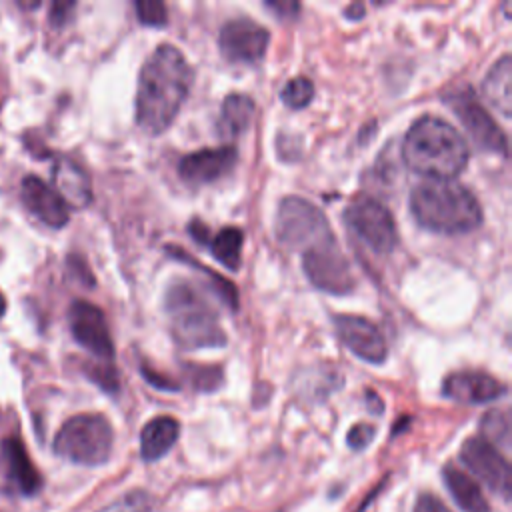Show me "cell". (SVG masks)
Returning <instances> with one entry per match:
<instances>
[{"mask_svg": "<svg viewBox=\"0 0 512 512\" xmlns=\"http://www.w3.org/2000/svg\"><path fill=\"white\" fill-rule=\"evenodd\" d=\"M374 434H376V428L370 426V424H354L350 430H348V436H346V442L350 448L354 450H364L372 440H374Z\"/></svg>", "mask_w": 512, "mask_h": 512, "instance_id": "cell-31", "label": "cell"}, {"mask_svg": "<svg viewBox=\"0 0 512 512\" xmlns=\"http://www.w3.org/2000/svg\"><path fill=\"white\" fill-rule=\"evenodd\" d=\"M180 424L172 416H156L140 432V456L146 462L162 458L178 440Z\"/></svg>", "mask_w": 512, "mask_h": 512, "instance_id": "cell-20", "label": "cell"}, {"mask_svg": "<svg viewBox=\"0 0 512 512\" xmlns=\"http://www.w3.org/2000/svg\"><path fill=\"white\" fill-rule=\"evenodd\" d=\"M70 330L74 340L94 354L96 358L110 362L114 358V344L104 312L86 300H74L68 310Z\"/></svg>", "mask_w": 512, "mask_h": 512, "instance_id": "cell-12", "label": "cell"}, {"mask_svg": "<svg viewBox=\"0 0 512 512\" xmlns=\"http://www.w3.org/2000/svg\"><path fill=\"white\" fill-rule=\"evenodd\" d=\"M136 16L146 26H164L168 22V12L162 2L156 0H138L134 4Z\"/></svg>", "mask_w": 512, "mask_h": 512, "instance_id": "cell-29", "label": "cell"}, {"mask_svg": "<svg viewBox=\"0 0 512 512\" xmlns=\"http://www.w3.org/2000/svg\"><path fill=\"white\" fill-rule=\"evenodd\" d=\"M192 84V70L174 44H160L144 62L136 90V122L146 134H162L178 116Z\"/></svg>", "mask_w": 512, "mask_h": 512, "instance_id": "cell-1", "label": "cell"}, {"mask_svg": "<svg viewBox=\"0 0 512 512\" xmlns=\"http://www.w3.org/2000/svg\"><path fill=\"white\" fill-rule=\"evenodd\" d=\"M152 510V498L144 490H132L100 512H150Z\"/></svg>", "mask_w": 512, "mask_h": 512, "instance_id": "cell-28", "label": "cell"}, {"mask_svg": "<svg viewBox=\"0 0 512 512\" xmlns=\"http://www.w3.org/2000/svg\"><path fill=\"white\" fill-rule=\"evenodd\" d=\"M184 374L192 388L200 392H212L222 384V370L220 366L210 364H184Z\"/></svg>", "mask_w": 512, "mask_h": 512, "instance_id": "cell-27", "label": "cell"}, {"mask_svg": "<svg viewBox=\"0 0 512 512\" xmlns=\"http://www.w3.org/2000/svg\"><path fill=\"white\" fill-rule=\"evenodd\" d=\"M236 160H238V152L234 146L204 148V150L186 154L178 164V172L186 184L204 186L226 176L234 168Z\"/></svg>", "mask_w": 512, "mask_h": 512, "instance_id": "cell-14", "label": "cell"}, {"mask_svg": "<svg viewBox=\"0 0 512 512\" xmlns=\"http://www.w3.org/2000/svg\"><path fill=\"white\" fill-rule=\"evenodd\" d=\"M20 190H22V202L42 224L50 228H62L68 222L70 218L68 204L60 198V194L50 184H46L34 174H28L22 178Z\"/></svg>", "mask_w": 512, "mask_h": 512, "instance_id": "cell-16", "label": "cell"}, {"mask_svg": "<svg viewBox=\"0 0 512 512\" xmlns=\"http://www.w3.org/2000/svg\"><path fill=\"white\" fill-rule=\"evenodd\" d=\"M114 432L102 414L68 418L54 438V452L74 464L100 466L110 458Z\"/></svg>", "mask_w": 512, "mask_h": 512, "instance_id": "cell-5", "label": "cell"}, {"mask_svg": "<svg viewBox=\"0 0 512 512\" xmlns=\"http://www.w3.org/2000/svg\"><path fill=\"white\" fill-rule=\"evenodd\" d=\"M268 42H270L268 30L262 24L244 16L228 20L220 28V36H218L222 56L228 62H236V64L260 62L262 56L266 54Z\"/></svg>", "mask_w": 512, "mask_h": 512, "instance_id": "cell-10", "label": "cell"}, {"mask_svg": "<svg viewBox=\"0 0 512 512\" xmlns=\"http://www.w3.org/2000/svg\"><path fill=\"white\" fill-rule=\"evenodd\" d=\"M242 242H244L242 230L234 226H226L214 238H210V252L224 268L234 272L240 268V262H242L240 258Z\"/></svg>", "mask_w": 512, "mask_h": 512, "instance_id": "cell-23", "label": "cell"}, {"mask_svg": "<svg viewBox=\"0 0 512 512\" xmlns=\"http://www.w3.org/2000/svg\"><path fill=\"white\" fill-rule=\"evenodd\" d=\"M88 378L94 380L102 390H106L108 394L118 392V376L114 366L110 364H100V366H90L88 370Z\"/></svg>", "mask_w": 512, "mask_h": 512, "instance_id": "cell-30", "label": "cell"}, {"mask_svg": "<svg viewBox=\"0 0 512 512\" xmlns=\"http://www.w3.org/2000/svg\"><path fill=\"white\" fill-rule=\"evenodd\" d=\"M142 376H144L152 386H156V388H160V390H178V384H176L174 380H170V378L164 376V374H158V372L150 370L148 366H142Z\"/></svg>", "mask_w": 512, "mask_h": 512, "instance_id": "cell-34", "label": "cell"}, {"mask_svg": "<svg viewBox=\"0 0 512 512\" xmlns=\"http://www.w3.org/2000/svg\"><path fill=\"white\" fill-rule=\"evenodd\" d=\"M256 114V104L250 96L232 92L220 104V114L216 120V132L224 140H234L244 134Z\"/></svg>", "mask_w": 512, "mask_h": 512, "instance_id": "cell-19", "label": "cell"}, {"mask_svg": "<svg viewBox=\"0 0 512 512\" xmlns=\"http://www.w3.org/2000/svg\"><path fill=\"white\" fill-rule=\"evenodd\" d=\"M2 456H4V464H6V474L10 478V482L14 484V488L24 494V496H32L40 490L42 486V476L38 474L36 466L32 464L26 446L16 438H4L2 440Z\"/></svg>", "mask_w": 512, "mask_h": 512, "instance_id": "cell-17", "label": "cell"}, {"mask_svg": "<svg viewBox=\"0 0 512 512\" xmlns=\"http://www.w3.org/2000/svg\"><path fill=\"white\" fill-rule=\"evenodd\" d=\"M460 460L464 466L480 478L490 490L498 492L504 500L510 496V466L494 444L482 436L468 438L460 448Z\"/></svg>", "mask_w": 512, "mask_h": 512, "instance_id": "cell-11", "label": "cell"}, {"mask_svg": "<svg viewBox=\"0 0 512 512\" xmlns=\"http://www.w3.org/2000/svg\"><path fill=\"white\" fill-rule=\"evenodd\" d=\"M276 236L294 250H308L334 238L326 214L306 198L286 196L276 212Z\"/></svg>", "mask_w": 512, "mask_h": 512, "instance_id": "cell-6", "label": "cell"}, {"mask_svg": "<svg viewBox=\"0 0 512 512\" xmlns=\"http://www.w3.org/2000/svg\"><path fill=\"white\" fill-rule=\"evenodd\" d=\"M76 8L74 2H54L50 6V22L56 24V26H62L70 20L72 16V10Z\"/></svg>", "mask_w": 512, "mask_h": 512, "instance_id": "cell-33", "label": "cell"}, {"mask_svg": "<svg viewBox=\"0 0 512 512\" xmlns=\"http://www.w3.org/2000/svg\"><path fill=\"white\" fill-rule=\"evenodd\" d=\"M482 438L490 444H502L508 446L510 442V418L506 410H490L482 418Z\"/></svg>", "mask_w": 512, "mask_h": 512, "instance_id": "cell-25", "label": "cell"}, {"mask_svg": "<svg viewBox=\"0 0 512 512\" xmlns=\"http://www.w3.org/2000/svg\"><path fill=\"white\" fill-rule=\"evenodd\" d=\"M512 64L510 56L504 54L486 74L482 82L484 98L504 116H510L512 110Z\"/></svg>", "mask_w": 512, "mask_h": 512, "instance_id": "cell-22", "label": "cell"}, {"mask_svg": "<svg viewBox=\"0 0 512 512\" xmlns=\"http://www.w3.org/2000/svg\"><path fill=\"white\" fill-rule=\"evenodd\" d=\"M334 326L346 348L364 362L382 364L386 360L388 348L384 334L372 320L356 314H338L334 316Z\"/></svg>", "mask_w": 512, "mask_h": 512, "instance_id": "cell-13", "label": "cell"}, {"mask_svg": "<svg viewBox=\"0 0 512 512\" xmlns=\"http://www.w3.org/2000/svg\"><path fill=\"white\" fill-rule=\"evenodd\" d=\"M414 220L436 234H466L482 224V206L456 180H424L410 192Z\"/></svg>", "mask_w": 512, "mask_h": 512, "instance_id": "cell-3", "label": "cell"}, {"mask_svg": "<svg viewBox=\"0 0 512 512\" xmlns=\"http://www.w3.org/2000/svg\"><path fill=\"white\" fill-rule=\"evenodd\" d=\"M442 394L464 404H484L506 394V386L480 370H458L444 378Z\"/></svg>", "mask_w": 512, "mask_h": 512, "instance_id": "cell-15", "label": "cell"}, {"mask_svg": "<svg viewBox=\"0 0 512 512\" xmlns=\"http://www.w3.org/2000/svg\"><path fill=\"white\" fill-rule=\"evenodd\" d=\"M412 512H450V510L446 508V504L438 496L424 492L416 498V504H414Z\"/></svg>", "mask_w": 512, "mask_h": 512, "instance_id": "cell-32", "label": "cell"}, {"mask_svg": "<svg viewBox=\"0 0 512 512\" xmlns=\"http://www.w3.org/2000/svg\"><path fill=\"white\" fill-rule=\"evenodd\" d=\"M346 228L374 254H390L398 244V230L390 210L376 198L360 194L344 210Z\"/></svg>", "mask_w": 512, "mask_h": 512, "instance_id": "cell-7", "label": "cell"}, {"mask_svg": "<svg viewBox=\"0 0 512 512\" xmlns=\"http://www.w3.org/2000/svg\"><path fill=\"white\" fill-rule=\"evenodd\" d=\"M446 102L450 104L454 114L460 118V122L464 124V128L480 148L506 156L508 152L506 134L500 130L496 120L486 112V108L478 102L476 94L470 88L450 94Z\"/></svg>", "mask_w": 512, "mask_h": 512, "instance_id": "cell-9", "label": "cell"}, {"mask_svg": "<svg viewBox=\"0 0 512 512\" xmlns=\"http://www.w3.org/2000/svg\"><path fill=\"white\" fill-rule=\"evenodd\" d=\"M164 310L170 320L172 336L182 348H220L226 344V334L214 308L190 282L176 280L168 286Z\"/></svg>", "mask_w": 512, "mask_h": 512, "instance_id": "cell-4", "label": "cell"}, {"mask_svg": "<svg viewBox=\"0 0 512 512\" xmlns=\"http://www.w3.org/2000/svg\"><path fill=\"white\" fill-rule=\"evenodd\" d=\"M442 480L464 512H490L480 486L466 472H462L454 464H446L442 468Z\"/></svg>", "mask_w": 512, "mask_h": 512, "instance_id": "cell-21", "label": "cell"}, {"mask_svg": "<svg viewBox=\"0 0 512 512\" xmlns=\"http://www.w3.org/2000/svg\"><path fill=\"white\" fill-rule=\"evenodd\" d=\"M306 278L322 292L348 294L354 288V276L336 238L316 244L302 252Z\"/></svg>", "mask_w": 512, "mask_h": 512, "instance_id": "cell-8", "label": "cell"}, {"mask_svg": "<svg viewBox=\"0 0 512 512\" xmlns=\"http://www.w3.org/2000/svg\"><path fill=\"white\" fill-rule=\"evenodd\" d=\"M266 6L270 10L276 12V16L280 18H288V16H296V12L300 10V4L298 2H286V0H274V2H266Z\"/></svg>", "mask_w": 512, "mask_h": 512, "instance_id": "cell-35", "label": "cell"}, {"mask_svg": "<svg viewBox=\"0 0 512 512\" xmlns=\"http://www.w3.org/2000/svg\"><path fill=\"white\" fill-rule=\"evenodd\" d=\"M188 232L196 238V242H210V234H208V228L200 222V220H192L190 226H188Z\"/></svg>", "mask_w": 512, "mask_h": 512, "instance_id": "cell-36", "label": "cell"}, {"mask_svg": "<svg viewBox=\"0 0 512 512\" xmlns=\"http://www.w3.org/2000/svg\"><path fill=\"white\" fill-rule=\"evenodd\" d=\"M4 312H6V298H4V294L0 292V318L4 316Z\"/></svg>", "mask_w": 512, "mask_h": 512, "instance_id": "cell-37", "label": "cell"}, {"mask_svg": "<svg viewBox=\"0 0 512 512\" xmlns=\"http://www.w3.org/2000/svg\"><path fill=\"white\" fill-rule=\"evenodd\" d=\"M468 144L446 120L426 114L406 132L402 158L406 166L428 180H454L468 164Z\"/></svg>", "mask_w": 512, "mask_h": 512, "instance_id": "cell-2", "label": "cell"}, {"mask_svg": "<svg viewBox=\"0 0 512 512\" xmlns=\"http://www.w3.org/2000/svg\"><path fill=\"white\" fill-rule=\"evenodd\" d=\"M168 252H172L174 258H178V260H182V262H186V264L198 268L206 278H210V288L218 294V298H220L230 310H236V308H238V292H236L234 284H232L228 278L218 276V274H216L214 270H210V268H204L200 262L188 258V254H186L184 250H180V248H168Z\"/></svg>", "mask_w": 512, "mask_h": 512, "instance_id": "cell-24", "label": "cell"}, {"mask_svg": "<svg viewBox=\"0 0 512 512\" xmlns=\"http://www.w3.org/2000/svg\"><path fill=\"white\" fill-rule=\"evenodd\" d=\"M54 190L60 198L74 208H84L92 200V186L90 178L80 164L70 158H58L52 168Z\"/></svg>", "mask_w": 512, "mask_h": 512, "instance_id": "cell-18", "label": "cell"}, {"mask_svg": "<svg viewBox=\"0 0 512 512\" xmlns=\"http://www.w3.org/2000/svg\"><path fill=\"white\" fill-rule=\"evenodd\" d=\"M282 102L292 108V110H300L304 106H308L314 98V84L310 82V78L306 76H294L292 80H288L280 92Z\"/></svg>", "mask_w": 512, "mask_h": 512, "instance_id": "cell-26", "label": "cell"}]
</instances>
